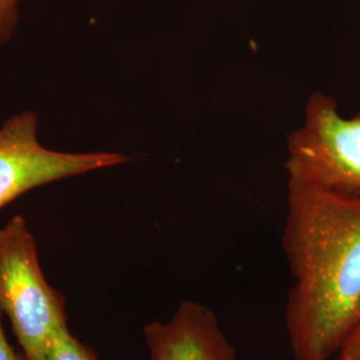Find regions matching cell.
Returning a JSON list of instances; mask_svg holds the SVG:
<instances>
[{
	"mask_svg": "<svg viewBox=\"0 0 360 360\" xmlns=\"http://www.w3.org/2000/svg\"><path fill=\"white\" fill-rule=\"evenodd\" d=\"M304 112L287 141L288 179L360 195V108L343 117L334 98L314 92Z\"/></svg>",
	"mask_w": 360,
	"mask_h": 360,
	"instance_id": "cell-3",
	"label": "cell"
},
{
	"mask_svg": "<svg viewBox=\"0 0 360 360\" xmlns=\"http://www.w3.org/2000/svg\"><path fill=\"white\" fill-rule=\"evenodd\" d=\"M333 360H360V318Z\"/></svg>",
	"mask_w": 360,
	"mask_h": 360,
	"instance_id": "cell-8",
	"label": "cell"
},
{
	"mask_svg": "<svg viewBox=\"0 0 360 360\" xmlns=\"http://www.w3.org/2000/svg\"><path fill=\"white\" fill-rule=\"evenodd\" d=\"M46 360H99L89 346L83 345L68 328L55 336Z\"/></svg>",
	"mask_w": 360,
	"mask_h": 360,
	"instance_id": "cell-6",
	"label": "cell"
},
{
	"mask_svg": "<svg viewBox=\"0 0 360 360\" xmlns=\"http://www.w3.org/2000/svg\"><path fill=\"white\" fill-rule=\"evenodd\" d=\"M0 312L13 327L25 360H46L67 327L65 297L47 282L26 219L0 227Z\"/></svg>",
	"mask_w": 360,
	"mask_h": 360,
	"instance_id": "cell-2",
	"label": "cell"
},
{
	"mask_svg": "<svg viewBox=\"0 0 360 360\" xmlns=\"http://www.w3.org/2000/svg\"><path fill=\"white\" fill-rule=\"evenodd\" d=\"M282 245L294 360H333L360 318V195L288 179Z\"/></svg>",
	"mask_w": 360,
	"mask_h": 360,
	"instance_id": "cell-1",
	"label": "cell"
},
{
	"mask_svg": "<svg viewBox=\"0 0 360 360\" xmlns=\"http://www.w3.org/2000/svg\"><path fill=\"white\" fill-rule=\"evenodd\" d=\"M129 162L120 153H60L38 139V115L23 111L0 127V208L56 180Z\"/></svg>",
	"mask_w": 360,
	"mask_h": 360,
	"instance_id": "cell-4",
	"label": "cell"
},
{
	"mask_svg": "<svg viewBox=\"0 0 360 360\" xmlns=\"http://www.w3.org/2000/svg\"><path fill=\"white\" fill-rule=\"evenodd\" d=\"M150 360H236L215 312L198 302H183L168 322L144 327Z\"/></svg>",
	"mask_w": 360,
	"mask_h": 360,
	"instance_id": "cell-5",
	"label": "cell"
},
{
	"mask_svg": "<svg viewBox=\"0 0 360 360\" xmlns=\"http://www.w3.org/2000/svg\"><path fill=\"white\" fill-rule=\"evenodd\" d=\"M22 0H0V46L11 40L20 19Z\"/></svg>",
	"mask_w": 360,
	"mask_h": 360,
	"instance_id": "cell-7",
	"label": "cell"
},
{
	"mask_svg": "<svg viewBox=\"0 0 360 360\" xmlns=\"http://www.w3.org/2000/svg\"><path fill=\"white\" fill-rule=\"evenodd\" d=\"M1 312H0V360H25L19 358V355L15 352V349L8 343L3 326H1Z\"/></svg>",
	"mask_w": 360,
	"mask_h": 360,
	"instance_id": "cell-9",
	"label": "cell"
}]
</instances>
